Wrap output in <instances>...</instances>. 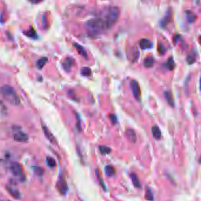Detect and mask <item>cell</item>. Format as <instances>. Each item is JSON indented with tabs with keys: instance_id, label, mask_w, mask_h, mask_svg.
Instances as JSON below:
<instances>
[{
	"instance_id": "8fae6325",
	"label": "cell",
	"mask_w": 201,
	"mask_h": 201,
	"mask_svg": "<svg viewBox=\"0 0 201 201\" xmlns=\"http://www.w3.org/2000/svg\"><path fill=\"white\" fill-rule=\"evenodd\" d=\"M139 46L142 49L146 50V49L152 48L153 47V44L152 42H151L149 40L146 39V38H143L139 42Z\"/></svg>"
},
{
	"instance_id": "8992f818",
	"label": "cell",
	"mask_w": 201,
	"mask_h": 201,
	"mask_svg": "<svg viewBox=\"0 0 201 201\" xmlns=\"http://www.w3.org/2000/svg\"><path fill=\"white\" fill-rule=\"evenodd\" d=\"M172 12L171 9L168 10L165 16L160 21V25L162 28L164 29L167 26V25L172 20Z\"/></svg>"
},
{
	"instance_id": "f546056e",
	"label": "cell",
	"mask_w": 201,
	"mask_h": 201,
	"mask_svg": "<svg viewBox=\"0 0 201 201\" xmlns=\"http://www.w3.org/2000/svg\"><path fill=\"white\" fill-rule=\"evenodd\" d=\"M109 118H110V120H111V122H112V123H113V124H116V123H117V117H116V115L115 114H110V115H109Z\"/></svg>"
},
{
	"instance_id": "f1b7e54d",
	"label": "cell",
	"mask_w": 201,
	"mask_h": 201,
	"mask_svg": "<svg viewBox=\"0 0 201 201\" xmlns=\"http://www.w3.org/2000/svg\"><path fill=\"white\" fill-rule=\"evenodd\" d=\"M145 198L147 200H153V194L152 192V191H151L150 189L147 188L146 192V195H145Z\"/></svg>"
},
{
	"instance_id": "277c9868",
	"label": "cell",
	"mask_w": 201,
	"mask_h": 201,
	"mask_svg": "<svg viewBox=\"0 0 201 201\" xmlns=\"http://www.w3.org/2000/svg\"><path fill=\"white\" fill-rule=\"evenodd\" d=\"M10 170L12 175L21 181H24L25 176L21 165L17 162L13 163L10 167Z\"/></svg>"
},
{
	"instance_id": "4fadbf2b",
	"label": "cell",
	"mask_w": 201,
	"mask_h": 201,
	"mask_svg": "<svg viewBox=\"0 0 201 201\" xmlns=\"http://www.w3.org/2000/svg\"><path fill=\"white\" fill-rule=\"evenodd\" d=\"M74 46L76 48V50L77 51L78 53L80 55H81L82 57H84L86 59H88L87 52L86 50H85V48L83 46H82L81 45H80L79 44L76 43H75L74 44Z\"/></svg>"
},
{
	"instance_id": "9c48e42d",
	"label": "cell",
	"mask_w": 201,
	"mask_h": 201,
	"mask_svg": "<svg viewBox=\"0 0 201 201\" xmlns=\"http://www.w3.org/2000/svg\"><path fill=\"white\" fill-rule=\"evenodd\" d=\"M6 189L8 193L14 198L19 199L20 198V192L16 187H14L11 185H7Z\"/></svg>"
},
{
	"instance_id": "5bb4252c",
	"label": "cell",
	"mask_w": 201,
	"mask_h": 201,
	"mask_svg": "<svg viewBox=\"0 0 201 201\" xmlns=\"http://www.w3.org/2000/svg\"><path fill=\"white\" fill-rule=\"evenodd\" d=\"M165 97L168 104L172 107L174 108L175 107V102H174V99L173 97V95L170 91H166L165 92Z\"/></svg>"
},
{
	"instance_id": "52a82bcc",
	"label": "cell",
	"mask_w": 201,
	"mask_h": 201,
	"mask_svg": "<svg viewBox=\"0 0 201 201\" xmlns=\"http://www.w3.org/2000/svg\"><path fill=\"white\" fill-rule=\"evenodd\" d=\"M29 139L28 135L22 131H18L14 135V139L17 142L25 143L28 142Z\"/></svg>"
},
{
	"instance_id": "83f0119b",
	"label": "cell",
	"mask_w": 201,
	"mask_h": 201,
	"mask_svg": "<svg viewBox=\"0 0 201 201\" xmlns=\"http://www.w3.org/2000/svg\"><path fill=\"white\" fill-rule=\"evenodd\" d=\"M195 60H196L195 55H194L193 54H191V55H188L187 56V58H186L187 62L189 64H192L194 63L195 61Z\"/></svg>"
},
{
	"instance_id": "ffe728a7",
	"label": "cell",
	"mask_w": 201,
	"mask_h": 201,
	"mask_svg": "<svg viewBox=\"0 0 201 201\" xmlns=\"http://www.w3.org/2000/svg\"><path fill=\"white\" fill-rule=\"evenodd\" d=\"M144 66L146 68H151L154 64V59L152 57L149 56L146 57L143 61Z\"/></svg>"
},
{
	"instance_id": "44dd1931",
	"label": "cell",
	"mask_w": 201,
	"mask_h": 201,
	"mask_svg": "<svg viewBox=\"0 0 201 201\" xmlns=\"http://www.w3.org/2000/svg\"><path fill=\"white\" fill-rule=\"evenodd\" d=\"M130 177L134 186H135L136 187H138V188H140V187H141V184L140 183V181L135 173H131Z\"/></svg>"
},
{
	"instance_id": "d6986e66",
	"label": "cell",
	"mask_w": 201,
	"mask_h": 201,
	"mask_svg": "<svg viewBox=\"0 0 201 201\" xmlns=\"http://www.w3.org/2000/svg\"><path fill=\"white\" fill-rule=\"evenodd\" d=\"M127 137L132 142L135 143L136 140V133L132 129H127L126 132Z\"/></svg>"
},
{
	"instance_id": "7402d4cb",
	"label": "cell",
	"mask_w": 201,
	"mask_h": 201,
	"mask_svg": "<svg viewBox=\"0 0 201 201\" xmlns=\"http://www.w3.org/2000/svg\"><path fill=\"white\" fill-rule=\"evenodd\" d=\"M47 61H48V59L46 57H43L42 58H40V59L37 60L36 63L37 68L39 69H42Z\"/></svg>"
},
{
	"instance_id": "6da1fadb",
	"label": "cell",
	"mask_w": 201,
	"mask_h": 201,
	"mask_svg": "<svg viewBox=\"0 0 201 201\" xmlns=\"http://www.w3.org/2000/svg\"><path fill=\"white\" fill-rule=\"evenodd\" d=\"M88 33L91 37H96L108 30L106 24L101 17L91 18L86 23Z\"/></svg>"
},
{
	"instance_id": "7a4b0ae2",
	"label": "cell",
	"mask_w": 201,
	"mask_h": 201,
	"mask_svg": "<svg viewBox=\"0 0 201 201\" xmlns=\"http://www.w3.org/2000/svg\"><path fill=\"white\" fill-rule=\"evenodd\" d=\"M120 16V10L117 7H110L102 12L101 17L103 20L107 29H110L116 23Z\"/></svg>"
},
{
	"instance_id": "7c38bea8",
	"label": "cell",
	"mask_w": 201,
	"mask_h": 201,
	"mask_svg": "<svg viewBox=\"0 0 201 201\" xmlns=\"http://www.w3.org/2000/svg\"><path fill=\"white\" fill-rule=\"evenodd\" d=\"M185 14H186L187 21L188 22L194 23L196 21L197 16L193 11L189 10H187L185 11Z\"/></svg>"
},
{
	"instance_id": "3957f363",
	"label": "cell",
	"mask_w": 201,
	"mask_h": 201,
	"mask_svg": "<svg viewBox=\"0 0 201 201\" xmlns=\"http://www.w3.org/2000/svg\"><path fill=\"white\" fill-rule=\"evenodd\" d=\"M0 93L4 99L12 105H18L20 100L14 89L9 85H4L0 87Z\"/></svg>"
},
{
	"instance_id": "e0dca14e",
	"label": "cell",
	"mask_w": 201,
	"mask_h": 201,
	"mask_svg": "<svg viewBox=\"0 0 201 201\" xmlns=\"http://www.w3.org/2000/svg\"><path fill=\"white\" fill-rule=\"evenodd\" d=\"M43 132L44 133V135H45L46 137L48 139V140L50 142H51L52 143H55V138L52 135V133H51V132L44 126H43Z\"/></svg>"
},
{
	"instance_id": "ac0fdd59",
	"label": "cell",
	"mask_w": 201,
	"mask_h": 201,
	"mask_svg": "<svg viewBox=\"0 0 201 201\" xmlns=\"http://www.w3.org/2000/svg\"><path fill=\"white\" fill-rule=\"evenodd\" d=\"M105 172L106 175L109 177H112L115 175L116 170L114 168L112 165H107L105 167Z\"/></svg>"
},
{
	"instance_id": "30bf717a",
	"label": "cell",
	"mask_w": 201,
	"mask_h": 201,
	"mask_svg": "<svg viewBox=\"0 0 201 201\" xmlns=\"http://www.w3.org/2000/svg\"><path fill=\"white\" fill-rule=\"evenodd\" d=\"M57 186V187L59 191L62 194H65L66 191H67V189H68L67 185L65 180L63 178H61L58 181Z\"/></svg>"
},
{
	"instance_id": "9a60e30c",
	"label": "cell",
	"mask_w": 201,
	"mask_h": 201,
	"mask_svg": "<svg viewBox=\"0 0 201 201\" xmlns=\"http://www.w3.org/2000/svg\"><path fill=\"white\" fill-rule=\"evenodd\" d=\"M164 67L165 68L168 69L170 71H172L174 69V68H175V61H174V60H173V58L172 56L169 57L167 60L166 63H165L164 64Z\"/></svg>"
},
{
	"instance_id": "d4e9b609",
	"label": "cell",
	"mask_w": 201,
	"mask_h": 201,
	"mask_svg": "<svg viewBox=\"0 0 201 201\" xmlns=\"http://www.w3.org/2000/svg\"><path fill=\"white\" fill-rule=\"evenodd\" d=\"M46 162H47V165L51 168H55L56 165V162L55 161V160L51 157H47Z\"/></svg>"
},
{
	"instance_id": "2e32d148",
	"label": "cell",
	"mask_w": 201,
	"mask_h": 201,
	"mask_svg": "<svg viewBox=\"0 0 201 201\" xmlns=\"http://www.w3.org/2000/svg\"><path fill=\"white\" fill-rule=\"evenodd\" d=\"M152 133L153 138L156 140H159L162 136L161 131L157 126H154L152 128Z\"/></svg>"
},
{
	"instance_id": "cb8c5ba5",
	"label": "cell",
	"mask_w": 201,
	"mask_h": 201,
	"mask_svg": "<svg viewBox=\"0 0 201 201\" xmlns=\"http://www.w3.org/2000/svg\"><path fill=\"white\" fill-rule=\"evenodd\" d=\"M80 73H81V74L84 77H89L91 75L92 72H91V70L89 67H83L81 69Z\"/></svg>"
},
{
	"instance_id": "484cf974",
	"label": "cell",
	"mask_w": 201,
	"mask_h": 201,
	"mask_svg": "<svg viewBox=\"0 0 201 201\" xmlns=\"http://www.w3.org/2000/svg\"><path fill=\"white\" fill-rule=\"evenodd\" d=\"M157 50L158 52L160 55H163L166 51V48L165 47V46L162 43H158V46H157Z\"/></svg>"
},
{
	"instance_id": "4dcf8cb0",
	"label": "cell",
	"mask_w": 201,
	"mask_h": 201,
	"mask_svg": "<svg viewBox=\"0 0 201 201\" xmlns=\"http://www.w3.org/2000/svg\"><path fill=\"white\" fill-rule=\"evenodd\" d=\"M179 37H180V35H179V34H177V35H176V36L174 37V38H173V42H174V43H176L178 42V40Z\"/></svg>"
},
{
	"instance_id": "4316f807",
	"label": "cell",
	"mask_w": 201,
	"mask_h": 201,
	"mask_svg": "<svg viewBox=\"0 0 201 201\" xmlns=\"http://www.w3.org/2000/svg\"><path fill=\"white\" fill-rule=\"evenodd\" d=\"M99 149L102 155L109 154L111 152V149L110 147H108L105 146H100Z\"/></svg>"
},
{
	"instance_id": "603a6c76",
	"label": "cell",
	"mask_w": 201,
	"mask_h": 201,
	"mask_svg": "<svg viewBox=\"0 0 201 201\" xmlns=\"http://www.w3.org/2000/svg\"><path fill=\"white\" fill-rule=\"evenodd\" d=\"M24 34L27 37H30L31 38L35 39V38H37L38 37V35H37L36 31L33 28L31 29H29V30H27V31H25Z\"/></svg>"
},
{
	"instance_id": "ba28073f",
	"label": "cell",
	"mask_w": 201,
	"mask_h": 201,
	"mask_svg": "<svg viewBox=\"0 0 201 201\" xmlns=\"http://www.w3.org/2000/svg\"><path fill=\"white\" fill-rule=\"evenodd\" d=\"M75 63L74 59L72 57H66L62 63V66L63 69L66 72H69L71 70V68L73 67Z\"/></svg>"
},
{
	"instance_id": "5b68a950",
	"label": "cell",
	"mask_w": 201,
	"mask_h": 201,
	"mask_svg": "<svg viewBox=\"0 0 201 201\" xmlns=\"http://www.w3.org/2000/svg\"><path fill=\"white\" fill-rule=\"evenodd\" d=\"M130 85L134 97L136 100L140 102L141 99V91L138 82L135 80H132L130 83Z\"/></svg>"
}]
</instances>
